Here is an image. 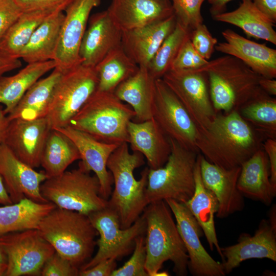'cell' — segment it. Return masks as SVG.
Here are the masks:
<instances>
[{"label":"cell","mask_w":276,"mask_h":276,"mask_svg":"<svg viewBox=\"0 0 276 276\" xmlns=\"http://www.w3.org/2000/svg\"><path fill=\"white\" fill-rule=\"evenodd\" d=\"M262 147L269 160L270 182L272 184L276 185V139H265L263 143Z\"/></svg>","instance_id":"obj_47"},{"label":"cell","mask_w":276,"mask_h":276,"mask_svg":"<svg viewBox=\"0 0 276 276\" xmlns=\"http://www.w3.org/2000/svg\"><path fill=\"white\" fill-rule=\"evenodd\" d=\"M64 18L63 12L49 16L35 30L19 59L28 64L54 60Z\"/></svg>","instance_id":"obj_31"},{"label":"cell","mask_w":276,"mask_h":276,"mask_svg":"<svg viewBox=\"0 0 276 276\" xmlns=\"http://www.w3.org/2000/svg\"><path fill=\"white\" fill-rule=\"evenodd\" d=\"M7 258L6 276L38 275L55 250L37 229L12 232L0 237Z\"/></svg>","instance_id":"obj_11"},{"label":"cell","mask_w":276,"mask_h":276,"mask_svg":"<svg viewBox=\"0 0 276 276\" xmlns=\"http://www.w3.org/2000/svg\"><path fill=\"white\" fill-rule=\"evenodd\" d=\"M265 139L245 121L238 111L217 112L196 142L198 152L209 162L230 169L241 167L258 150Z\"/></svg>","instance_id":"obj_1"},{"label":"cell","mask_w":276,"mask_h":276,"mask_svg":"<svg viewBox=\"0 0 276 276\" xmlns=\"http://www.w3.org/2000/svg\"><path fill=\"white\" fill-rule=\"evenodd\" d=\"M62 74L55 67L49 76L37 81L7 114L9 121L16 119L33 120L46 117L54 88Z\"/></svg>","instance_id":"obj_30"},{"label":"cell","mask_w":276,"mask_h":276,"mask_svg":"<svg viewBox=\"0 0 276 276\" xmlns=\"http://www.w3.org/2000/svg\"><path fill=\"white\" fill-rule=\"evenodd\" d=\"M116 261L114 258L103 260L89 268L79 270V275L111 276L112 272L116 269Z\"/></svg>","instance_id":"obj_46"},{"label":"cell","mask_w":276,"mask_h":276,"mask_svg":"<svg viewBox=\"0 0 276 276\" xmlns=\"http://www.w3.org/2000/svg\"><path fill=\"white\" fill-rule=\"evenodd\" d=\"M0 176L13 203L24 198L48 202L41 195L40 186L48 178L20 160L4 143L0 145Z\"/></svg>","instance_id":"obj_17"},{"label":"cell","mask_w":276,"mask_h":276,"mask_svg":"<svg viewBox=\"0 0 276 276\" xmlns=\"http://www.w3.org/2000/svg\"><path fill=\"white\" fill-rule=\"evenodd\" d=\"M195 190L192 197L185 203L191 212L205 235L210 248L217 249L222 262L224 257L216 232L214 217L219 204L215 195L204 185L200 173V155H198L194 170Z\"/></svg>","instance_id":"obj_28"},{"label":"cell","mask_w":276,"mask_h":276,"mask_svg":"<svg viewBox=\"0 0 276 276\" xmlns=\"http://www.w3.org/2000/svg\"><path fill=\"white\" fill-rule=\"evenodd\" d=\"M176 95L199 130L205 129L217 112L212 104L206 73L197 70H170L162 78Z\"/></svg>","instance_id":"obj_12"},{"label":"cell","mask_w":276,"mask_h":276,"mask_svg":"<svg viewBox=\"0 0 276 276\" xmlns=\"http://www.w3.org/2000/svg\"><path fill=\"white\" fill-rule=\"evenodd\" d=\"M37 229L56 252L78 268L91 259L98 233L88 215L56 207Z\"/></svg>","instance_id":"obj_5"},{"label":"cell","mask_w":276,"mask_h":276,"mask_svg":"<svg viewBox=\"0 0 276 276\" xmlns=\"http://www.w3.org/2000/svg\"><path fill=\"white\" fill-rule=\"evenodd\" d=\"M22 12L13 0H0V40Z\"/></svg>","instance_id":"obj_45"},{"label":"cell","mask_w":276,"mask_h":276,"mask_svg":"<svg viewBox=\"0 0 276 276\" xmlns=\"http://www.w3.org/2000/svg\"><path fill=\"white\" fill-rule=\"evenodd\" d=\"M191 31L176 21L172 32L166 38L147 68L155 79L162 78L172 64Z\"/></svg>","instance_id":"obj_38"},{"label":"cell","mask_w":276,"mask_h":276,"mask_svg":"<svg viewBox=\"0 0 276 276\" xmlns=\"http://www.w3.org/2000/svg\"><path fill=\"white\" fill-rule=\"evenodd\" d=\"M51 127L46 117L10 121L4 144L22 162L35 169L41 157Z\"/></svg>","instance_id":"obj_19"},{"label":"cell","mask_w":276,"mask_h":276,"mask_svg":"<svg viewBox=\"0 0 276 276\" xmlns=\"http://www.w3.org/2000/svg\"><path fill=\"white\" fill-rule=\"evenodd\" d=\"M256 7L273 24L276 22V0H254Z\"/></svg>","instance_id":"obj_48"},{"label":"cell","mask_w":276,"mask_h":276,"mask_svg":"<svg viewBox=\"0 0 276 276\" xmlns=\"http://www.w3.org/2000/svg\"><path fill=\"white\" fill-rule=\"evenodd\" d=\"M169 140L171 152L165 164L149 169L146 189L148 204L168 199L186 203L194 192V170L199 152Z\"/></svg>","instance_id":"obj_7"},{"label":"cell","mask_w":276,"mask_h":276,"mask_svg":"<svg viewBox=\"0 0 276 276\" xmlns=\"http://www.w3.org/2000/svg\"><path fill=\"white\" fill-rule=\"evenodd\" d=\"M79 268L55 251L45 262L40 275L42 276H75L79 275Z\"/></svg>","instance_id":"obj_43"},{"label":"cell","mask_w":276,"mask_h":276,"mask_svg":"<svg viewBox=\"0 0 276 276\" xmlns=\"http://www.w3.org/2000/svg\"><path fill=\"white\" fill-rule=\"evenodd\" d=\"M88 216L100 236L96 242L98 250L80 270L89 268L109 258L118 260L128 255L134 249L136 238L145 234L146 220L143 214L133 224L125 229L121 228L117 215L108 207Z\"/></svg>","instance_id":"obj_10"},{"label":"cell","mask_w":276,"mask_h":276,"mask_svg":"<svg viewBox=\"0 0 276 276\" xmlns=\"http://www.w3.org/2000/svg\"><path fill=\"white\" fill-rule=\"evenodd\" d=\"M208 62L195 50L189 37L180 48L170 70H197L205 65Z\"/></svg>","instance_id":"obj_41"},{"label":"cell","mask_w":276,"mask_h":276,"mask_svg":"<svg viewBox=\"0 0 276 276\" xmlns=\"http://www.w3.org/2000/svg\"><path fill=\"white\" fill-rule=\"evenodd\" d=\"M4 275H5V272L0 270V276Z\"/></svg>","instance_id":"obj_55"},{"label":"cell","mask_w":276,"mask_h":276,"mask_svg":"<svg viewBox=\"0 0 276 276\" xmlns=\"http://www.w3.org/2000/svg\"><path fill=\"white\" fill-rule=\"evenodd\" d=\"M54 13L43 11L23 12L0 40V50L10 57L19 59L21 51L35 30Z\"/></svg>","instance_id":"obj_36"},{"label":"cell","mask_w":276,"mask_h":276,"mask_svg":"<svg viewBox=\"0 0 276 276\" xmlns=\"http://www.w3.org/2000/svg\"><path fill=\"white\" fill-rule=\"evenodd\" d=\"M142 214L146 224L145 269L148 275H169L159 272L168 260L173 262L176 275H186L189 256L168 204L165 200L150 202Z\"/></svg>","instance_id":"obj_2"},{"label":"cell","mask_w":276,"mask_h":276,"mask_svg":"<svg viewBox=\"0 0 276 276\" xmlns=\"http://www.w3.org/2000/svg\"><path fill=\"white\" fill-rule=\"evenodd\" d=\"M127 131L131 149L146 158L150 169L165 164L171 152L170 140L153 118L142 122L130 121Z\"/></svg>","instance_id":"obj_25"},{"label":"cell","mask_w":276,"mask_h":276,"mask_svg":"<svg viewBox=\"0 0 276 276\" xmlns=\"http://www.w3.org/2000/svg\"><path fill=\"white\" fill-rule=\"evenodd\" d=\"M53 60L29 63L16 74L0 78V104L8 114L28 89L41 76L56 67Z\"/></svg>","instance_id":"obj_33"},{"label":"cell","mask_w":276,"mask_h":276,"mask_svg":"<svg viewBox=\"0 0 276 276\" xmlns=\"http://www.w3.org/2000/svg\"><path fill=\"white\" fill-rule=\"evenodd\" d=\"M54 129L65 134L74 143L81 160L78 167L86 172L95 173L99 181L100 195L108 200L112 192L113 181L112 174L107 168V163L119 145L99 141L70 126Z\"/></svg>","instance_id":"obj_18"},{"label":"cell","mask_w":276,"mask_h":276,"mask_svg":"<svg viewBox=\"0 0 276 276\" xmlns=\"http://www.w3.org/2000/svg\"><path fill=\"white\" fill-rule=\"evenodd\" d=\"M190 39L199 54L206 60L209 61L218 40L212 36L206 25L201 24L192 30Z\"/></svg>","instance_id":"obj_42"},{"label":"cell","mask_w":276,"mask_h":276,"mask_svg":"<svg viewBox=\"0 0 276 276\" xmlns=\"http://www.w3.org/2000/svg\"><path fill=\"white\" fill-rule=\"evenodd\" d=\"M135 117L132 108L113 93L96 90L67 126L107 143H128L127 126Z\"/></svg>","instance_id":"obj_6"},{"label":"cell","mask_w":276,"mask_h":276,"mask_svg":"<svg viewBox=\"0 0 276 276\" xmlns=\"http://www.w3.org/2000/svg\"><path fill=\"white\" fill-rule=\"evenodd\" d=\"M95 67L82 64L63 73L57 83L47 114L51 129L67 126L97 90Z\"/></svg>","instance_id":"obj_9"},{"label":"cell","mask_w":276,"mask_h":276,"mask_svg":"<svg viewBox=\"0 0 276 276\" xmlns=\"http://www.w3.org/2000/svg\"><path fill=\"white\" fill-rule=\"evenodd\" d=\"M198 69L207 75L211 100L216 112L238 111L248 101L266 93L259 84L262 76L233 56L217 58Z\"/></svg>","instance_id":"obj_4"},{"label":"cell","mask_w":276,"mask_h":276,"mask_svg":"<svg viewBox=\"0 0 276 276\" xmlns=\"http://www.w3.org/2000/svg\"><path fill=\"white\" fill-rule=\"evenodd\" d=\"M40 192L58 208L88 216L107 207V200L100 195L97 177L79 167L47 178L40 186Z\"/></svg>","instance_id":"obj_8"},{"label":"cell","mask_w":276,"mask_h":276,"mask_svg":"<svg viewBox=\"0 0 276 276\" xmlns=\"http://www.w3.org/2000/svg\"><path fill=\"white\" fill-rule=\"evenodd\" d=\"M139 68L122 45L118 47L95 67L98 79L97 90L113 93L119 85L133 76Z\"/></svg>","instance_id":"obj_35"},{"label":"cell","mask_w":276,"mask_h":276,"mask_svg":"<svg viewBox=\"0 0 276 276\" xmlns=\"http://www.w3.org/2000/svg\"><path fill=\"white\" fill-rule=\"evenodd\" d=\"M7 267V258L4 250L0 246V270L5 273Z\"/></svg>","instance_id":"obj_54"},{"label":"cell","mask_w":276,"mask_h":276,"mask_svg":"<svg viewBox=\"0 0 276 276\" xmlns=\"http://www.w3.org/2000/svg\"><path fill=\"white\" fill-rule=\"evenodd\" d=\"M221 33L225 41L217 43L216 50L239 59L262 77H276L275 49L248 39L230 29Z\"/></svg>","instance_id":"obj_22"},{"label":"cell","mask_w":276,"mask_h":276,"mask_svg":"<svg viewBox=\"0 0 276 276\" xmlns=\"http://www.w3.org/2000/svg\"><path fill=\"white\" fill-rule=\"evenodd\" d=\"M146 251L145 234L135 239L133 252L121 267L116 269L111 276H149L145 269Z\"/></svg>","instance_id":"obj_40"},{"label":"cell","mask_w":276,"mask_h":276,"mask_svg":"<svg viewBox=\"0 0 276 276\" xmlns=\"http://www.w3.org/2000/svg\"><path fill=\"white\" fill-rule=\"evenodd\" d=\"M78 159H80V153L72 140L59 130L52 129L45 142L40 161V166L48 178L60 175Z\"/></svg>","instance_id":"obj_34"},{"label":"cell","mask_w":276,"mask_h":276,"mask_svg":"<svg viewBox=\"0 0 276 276\" xmlns=\"http://www.w3.org/2000/svg\"><path fill=\"white\" fill-rule=\"evenodd\" d=\"M122 31L107 10L89 17L79 54L81 64L95 67L111 51L121 45Z\"/></svg>","instance_id":"obj_20"},{"label":"cell","mask_w":276,"mask_h":276,"mask_svg":"<svg viewBox=\"0 0 276 276\" xmlns=\"http://www.w3.org/2000/svg\"><path fill=\"white\" fill-rule=\"evenodd\" d=\"M101 0H73L65 9L64 18L54 61L56 68L66 72L82 63L79 51L90 14Z\"/></svg>","instance_id":"obj_15"},{"label":"cell","mask_w":276,"mask_h":276,"mask_svg":"<svg viewBox=\"0 0 276 276\" xmlns=\"http://www.w3.org/2000/svg\"><path fill=\"white\" fill-rule=\"evenodd\" d=\"M13 203L0 176V204L3 205Z\"/></svg>","instance_id":"obj_53"},{"label":"cell","mask_w":276,"mask_h":276,"mask_svg":"<svg viewBox=\"0 0 276 276\" xmlns=\"http://www.w3.org/2000/svg\"><path fill=\"white\" fill-rule=\"evenodd\" d=\"M145 164L144 156L130 153L127 143L119 145L110 155L107 168L111 173L114 189L107 200V207L117 215L120 227H130L140 217L148 204L146 197L149 167L141 172L139 180L134 171Z\"/></svg>","instance_id":"obj_3"},{"label":"cell","mask_w":276,"mask_h":276,"mask_svg":"<svg viewBox=\"0 0 276 276\" xmlns=\"http://www.w3.org/2000/svg\"><path fill=\"white\" fill-rule=\"evenodd\" d=\"M176 220V224L189 256L188 269L194 276H224L223 264L215 260L200 241L203 234L197 221L185 203L165 200Z\"/></svg>","instance_id":"obj_14"},{"label":"cell","mask_w":276,"mask_h":276,"mask_svg":"<svg viewBox=\"0 0 276 276\" xmlns=\"http://www.w3.org/2000/svg\"><path fill=\"white\" fill-rule=\"evenodd\" d=\"M261 88L270 96L276 95V80L274 78L261 77L259 81Z\"/></svg>","instance_id":"obj_51"},{"label":"cell","mask_w":276,"mask_h":276,"mask_svg":"<svg viewBox=\"0 0 276 276\" xmlns=\"http://www.w3.org/2000/svg\"><path fill=\"white\" fill-rule=\"evenodd\" d=\"M170 1H171V0H170Z\"/></svg>","instance_id":"obj_56"},{"label":"cell","mask_w":276,"mask_h":276,"mask_svg":"<svg viewBox=\"0 0 276 276\" xmlns=\"http://www.w3.org/2000/svg\"><path fill=\"white\" fill-rule=\"evenodd\" d=\"M199 155L202 182L218 202L216 216L224 218L242 211L245 205L244 196L237 188L241 167L224 169L210 163L200 153Z\"/></svg>","instance_id":"obj_21"},{"label":"cell","mask_w":276,"mask_h":276,"mask_svg":"<svg viewBox=\"0 0 276 276\" xmlns=\"http://www.w3.org/2000/svg\"><path fill=\"white\" fill-rule=\"evenodd\" d=\"M212 18L240 28L249 37L276 44L275 24L256 7L251 0H242L236 10L218 14Z\"/></svg>","instance_id":"obj_32"},{"label":"cell","mask_w":276,"mask_h":276,"mask_svg":"<svg viewBox=\"0 0 276 276\" xmlns=\"http://www.w3.org/2000/svg\"><path fill=\"white\" fill-rule=\"evenodd\" d=\"M237 188L243 196L271 204L276 196V185L270 182L269 160L263 148L241 166Z\"/></svg>","instance_id":"obj_26"},{"label":"cell","mask_w":276,"mask_h":276,"mask_svg":"<svg viewBox=\"0 0 276 276\" xmlns=\"http://www.w3.org/2000/svg\"><path fill=\"white\" fill-rule=\"evenodd\" d=\"M107 10L122 32L164 20L174 14L170 0H112Z\"/></svg>","instance_id":"obj_23"},{"label":"cell","mask_w":276,"mask_h":276,"mask_svg":"<svg viewBox=\"0 0 276 276\" xmlns=\"http://www.w3.org/2000/svg\"><path fill=\"white\" fill-rule=\"evenodd\" d=\"M268 220H261L254 236L242 234L236 244L221 248L225 274L229 273L241 263L251 259L267 258L276 261V217L275 205Z\"/></svg>","instance_id":"obj_16"},{"label":"cell","mask_w":276,"mask_h":276,"mask_svg":"<svg viewBox=\"0 0 276 276\" xmlns=\"http://www.w3.org/2000/svg\"><path fill=\"white\" fill-rule=\"evenodd\" d=\"M21 66L19 58L10 57L0 50V78L7 72Z\"/></svg>","instance_id":"obj_49"},{"label":"cell","mask_w":276,"mask_h":276,"mask_svg":"<svg viewBox=\"0 0 276 276\" xmlns=\"http://www.w3.org/2000/svg\"><path fill=\"white\" fill-rule=\"evenodd\" d=\"M22 12H63L73 0H13Z\"/></svg>","instance_id":"obj_44"},{"label":"cell","mask_w":276,"mask_h":276,"mask_svg":"<svg viewBox=\"0 0 276 276\" xmlns=\"http://www.w3.org/2000/svg\"><path fill=\"white\" fill-rule=\"evenodd\" d=\"M9 123L4 107L0 104V145L4 143Z\"/></svg>","instance_id":"obj_50"},{"label":"cell","mask_w":276,"mask_h":276,"mask_svg":"<svg viewBox=\"0 0 276 276\" xmlns=\"http://www.w3.org/2000/svg\"><path fill=\"white\" fill-rule=\"evenodd\" d=\"M205 0H171L177 22L190 31L203 24L201 8Z\"/></svg>","instance_id":"obj_39"},{"label":"cell","mask_w":276,"mask_h":276,"mask_svg":"<svg viewBox=\"0 0 276 276\" xmlns=\"http://www.w3.org/2000/svg\"><path fill=\"white\" fill-rule=\"evenodd\" d=\"M211 5L210 12L212 17L224 12L226 5L232 0H208Z\"/></svg>","instance_id":"obj_52"},{"label":"cell","mask_w":276,"mask_h":276,"mask_svg":"<svg viewBox=\"0 0 276 276\" xmlns=\"http://www.w3.org/2000/svg\"><path fill=\"white\" fill-rule=\"evenodd\" d=\"M153 118L168 137L188 149L198 152L196 142L199 129L162 78L155 79Z\"/></svg>","instance_id":"obj_13"},{"label":"cell","mask_w":276,"mask_h":276,"mask_svg":"<svg viewBox=\"0 0 276 276\" xmlns=\"http://www.w3.org/2000/svg\"><path fill=\"white\" fill-rule=\"evenodd\" d=\"M56 207L51 202L41 203L27 197L0 206V237L12 232L38 229L42 219Z\"/></svg>","instance_id":"obj_29"},{"label":"cell","mask_w":276,"mask_h":276,"mask_svg":"<svg viewBox=\"0 0 276 276\" xmlns=\"http://www.w3.org/2000/svg\"><path fill=\"white\" fill-rule=\"evenodd\" d=\"M176 21L173 14L164 20L123 31L121 45L139 66L147 67Z\"/></svg>","instance_id":"obj_24"},{"label":"cell","mask_w":276,"mask_h":276,"mask_svg":"<svg viewBox=\"0 0 276 276\" xmlns=\"http://www.w3.org/2000/svg\"><path fill=\"white\" fill-rule=\"evenodd\" d=\"M155 93V79L144 66H139L137 71L119 85L113 92L132 108L137 122L153 118Z\"/></svg>","instance_id":"obj_27"},{"label":"cell","mask_w":276,"mask_h":276,"mask_svg":"<svg viewBox=\"0 0 276 276\" xmlns=\"http://www.w3.org/2000/svg\"><path fill=\"white\" fill-rule=\"evenodd\" d=\"M242 118L265 139H276V99L266 93L238 110Z\"/></svg>","instance_id":"obj_37"}]
</instances>
